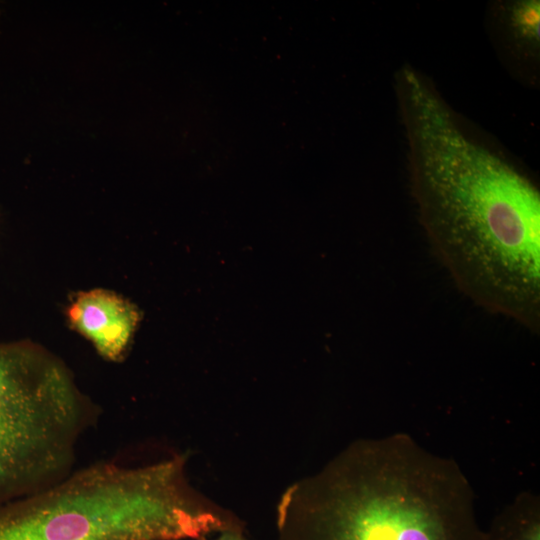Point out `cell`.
I'll list each match as a JSON object with an SVG mask.
<instances>
[{
    "mask_svg": "<svg viewBox=\"0 0 540 540\" xmlns=\"http://www.w3.org/2000/svg\"><path fill=\"white\" fill-rule=\"evenodd\" d=\"M486 540H540V497L519 493L493 519Z\"/></svg>",
    "mask_w": 540,
    "mask_h": 540,
    "instance_id": "obj_6",
    "label": "cell"
},
{
    "mask_svg": "<svg viewBox=\"0 0 540 540\" xmlns=\"http://www.w3.org/2000/svg\"><path fill=\"white\" fill-rule=\"evenodd\" d=\"M187 456L98 462L0 505V540H205L243 522L194 488Z\"/></svg>",
    "mask_w": 540,
    "mask_h": 540,
    "instance_id": "obj_3",
    "label": "cell"
},
{
    "mask_svg": "<svg viewBox=\"0 0 540 540\" xmlns=\"http://www.w3.org/2000/svg\"><path fill=\"white\" fill-rule=\"evenodd\" d=\"M419 218L441 262L474 302L533 332L540 325V195L470 139L415 69L396 76Z\"/></svg>",
    "mask_w": 540,
    "mask_h": 540,
    "instance_id": "obj_1",
    "label": "cell"
},
{
    "mask_svg": "<svg viewBox=\"0 0 540 540\" xmlns=\"http://www.w3.org/2000/svg\"><path fill=\"white\" fill-rule=\"evenodd\" d=\"M67 314L74 329L109 361L124 357L140 320L132 303L104 289L78 294Z\"/></svg>",
    "mask_w": 540,
    "mask_h": 540,
    "instance_id": "obj_5",
    "label": "cell"
},
{
    "mask_svg": "<svg viewBox=\"0 0 540 540\" xmlns=\"http://www.w3.org/2000/svg\"><path fill=\"white\" fill-rule=\"evenodd\" d=\"M207 540V539H205ZM212 540H248L243 531H223L218 533L217 537Z\"/></svg>",
    "mask_w": 540,
    "mask_h": 540,
    "instance_id": "obj_8",
    "label": "cell"
},
{
    "mask_svg": "<svg viewBox=\"0 0 540 540\" xmlns=\"http://www.w3.org/2000/svg\"><path fill=\"white\" fill-rule=\"evenodd\" d=\"M506 26L513 42L527 52L538 51L539 46V1H518L505 11Z\"/></svg>",
    "mask_w": 540,
    "mask_h": 540,
    "instance_id": "obj_7",
    "label": "cell"
},
{
    "mask_svg": "<svg viewBox=\"0 0 540 540\" xmlns=\"http://www.w3.org/2000/svg\"><path fill=\"white\" fill-rule=\"evenodd\" d=\"M93 417L60 358L32 341L0 342V505L70 474Z\"/></svg>",
    "mask_w": 540,
    "mask_h": 540,
    "instance_id": "obj_4",
    "label": "cell"
},
{
    "mask_svg": "<svg viewBox=\"0 0 540 540\" xmlns=\"http://www.w3.org/2000/svg\"><path fill=\"white\" fill-rule=\"evenodd\" d=\"M276 540H486L455 460L406 433L357 439L282 493Z\"/></svg>",
    "mask_w": 540,
    "mask_h": 540,
    "instance_id": "obj_2",
    "label": "cell"
}]
</instances>
